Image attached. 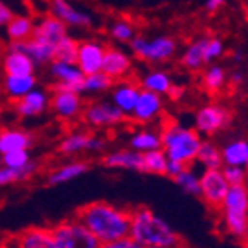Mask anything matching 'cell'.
I'll list each match as a JSON object with an SVG mask.
<instances>
[{
    "mask_svg": "<svg viewBox=\"0 0 248 248\" xmlns=\"http://www.w3.org/2000/svg\"><path fill=\"white\" fill-rule=\"evenodd\" d=\"M73 217H77L101 243H111L130 236L132 210H125L113 203H87L75 212Z\"/></svg>",
    "mask_w": 248,
    "mask_h": 248,
    "instance_id": "1",
    "label": "cell"
},
{
    "mask_svg": "<svg viewBox=\"0 0 248 248\" xmlns=\"http://www.w3.org/2000/svg\"><path fill=\"white\" fill-rule=\"evenodd\" d=\"M130 238L144 248H177L184 245L181 234L148 207L132 210Z\"/></svg>",
    "mask_w": 248,
    "mask_h": 248,
    "instance_id": "2",
    "label": "cell"
},
{
    "mask_svg": "<svg viewBox=\"0 0 248 248\" xmlns=\"http://www.w3.org/2000/svg\"><path fill=\"white\" fill-rule=\"evenodd\" d=\"M161 134V149L165 151L169 160L181 161L184 165H191L196 161L202 136L195 128L184 127L177 122H163L160 128Z\"/></svg>",
    "mask_w": 248,
    "mask_h": 248,
    "instance_id": "3",
    "label": "cell"
},
{
    "mask_svg": "<svg viewBox=\"0 0 248 248\" xmlns=\"http://www.w3.org/2000/svg\"><path fill=\"white\" fill-rule=\"evenodd\" d=\"M224 231L231 238H243L248 228V187L247 184L231 186L219 208Z\"/></svg>",
    "mask_w": 248,
    "mask_h": 248,
    "instance_id": "4",
    "label": "cell"
},
{
    "mask_svg": "<svg viewBox=\"0 0 248 248\" xmlns=\"http://www.w3.org/2000/svg\"><path fill=\"white\" fill-rule=\"evenodd\" d=\"M130 54L137 59L149 64H161L177 54V40L170 35H156V37H142L136 35L128 42Z\"/></svg>",
    "mask_w": 248,
    "mask_h": 248,
    "instance_id": "5",
    "label": "cell"
},
{
    "mask_svg": "<svg viewBox=\"0 0 248 248\" xmlns=\"http://www.w3.org/2000/svg\"><path fill=\"white\" fill-rule=\"evenodd\" d=\"M56 248H101V241L77 217L50 226Z\"/></svg>",
    "mask_w": 248,
    "mask_h": 248,
    "instance_id": "6",
    "label": "cell"
},
{
    "mask_svg": "<svg viewBox=\"0 0 248 248\" xmlns=\"http://www.w3.org/2000/svg\"><path fill=\"white\" fill-rule=\"evenodd\" d=\"M231 111L219 103H208L198 108L195 115V130L200 136H214L231 125Z\"/></svg>",
    "mask_w": 248,
    "mask_h": 248,
    "instance_id": "7",
    "label": "cell"
},
{
    "mask_svg": "<svg viewBox=\"0 0 248 248\" xmlns=\"http://www.w3.org/2000/svg\"><path fill=\"white\" fill-rule=\"evenodd\" d=\"M229 184L222 174V169H205L200 175V198L214 210H219L228 195Z\"/></svg>",
    "mask_w": 248,
    "mask_h": 248,
    "instance_id": "8",
    "label": "cell"
},
{
    "mask_svg": "<svg viewBox=\"0 0 248 248\" xmlns=\"http://www.w3.org/2000/svg\"><path fill=\"white\" fill-rule=\"evenodd\" d=\"M83 120L92 128H111L125 122L127 116L111 101H94L83 108Z\"/></svg>",
    "mask_w": 248,
    "mask_h": 248,
    "instance_id": "9",
    "label": "cell"
},
{
    "mask_svg": "<svg viewBox=\"0 0 248 248\" xmlns=\"http://www.w3.org/2000/svg\"><path fill=\"white\" fill-rule=\"evenodd\" d=\"M58 148L59 153L68 156L78 153H101L106 148V139L85 130H75L62 137Z\"/></svg>",
    "mask_w": 248,
    "mask_h": 248,
    "instance_id": "10",
    "label": "cell"
},
{
    "mask_svg": "<svg viewBox=\"0 0 248 248\" xmlns=\"http://www.w3.org/2000/svg\"><path fill=\"white\" fill-rule=\"evenodd\" d=\"M49 14L62 21L68 28L89 30L94 25V17L89 11L75 5L71 0H49Z\"/></svg>",
    "mask_w": 248,
    "mask_h": 248,
    "instance_id": "11",
    "label": "cell"
},
{
    "mask_svg": "<svg viewBox=\"0 0 248 248\" xmlns=\"http://www.w3.org/2000/svg\"><path fill=\"white\" fill-rule=\"evenodd\" d=\"M80 95H82L80 92L54 87V92L50 95V109L62 122L77 120L85 108Z\"/></svg>",
    "mask_w": 248,
    "mask_h": 248,
    "instance_id": "12",
    "label": "cell"
},
{
    "mask_svg": "<svg viewBox=\"0 0 248 248\" xmlns=\"http://www.w3.org/2000/svg\"><path fill=\"white\" fill-rule=\"evenodd\" d=\"M49 71L58 89H68V91L80 92V94L83 92L85 75L77 66V62H66L56 59L49 64Z\"/></svg>",
    "mask_w": 248,
    "mask_h": 248,
    "instance_id": "13",
    "label": "cell"
},
{
    "mask_svg": "<svg viewBox=\"0 0 248 248\" xmlns=\"http://www.w3.org/2000/svg\"><path fill=\"white\" fill-rule=\"evenodd\" d=\"M161 115H163V95L141 89V94H139V99L134 106L130 118L137 124L144 125L156 122Z\"/></svg>",
    "mask_w": 248,
    "mask_h": 248,
    "instance_id": "14",
    "label": "cell"
},
{
    "mask_svg": "<svg viewBox=\"0 0 248 248\" xmlns=\"http://www.w3.org/2000/svg\"><path fill=\"white\" fill-rule=\"evenodd\" d=\"M106 46L99 40H82L78 44V54H77V66L83 71V75L97 73L103 70Z\"/></svg>",
    "mask_w": 248,
    "mask_h": 248,
    "instance_id": "15",
    "label": "cell"
},
{
    "mask_svg": "<svg viewBox=\"0 0 248 248\" xmlns=\"http://www.w3.org/2000/svg\"><path fill=\"white\" fill-rule=\"evenodd\" d=\"M4 248H56L50 228H28L14 234Z\"/></svg>",
    "mask_w": 248,
    "mask_h": 248,
    "instance_id": "16",
    "label": "cell"
},
{
    "mask_svg": "<svg viewBox=\"0 0 248 248\" xmlns=\"http://www.w3.org/2000/svg\"><path fill=\"white\" fill-rule=\"evenodd\" d=\"M103 71L115 82L128 78L132 73V56L118 47H106Z\"/></svg>",
    "mask_w": 248,
    "mask_h": 248,
    "instance_id": "17",
    "label": "cell"
},
{
    "mask_svg": "<svg viewBox=\"0 0 248 248\" xmlns=\"http://www.w3.org/2000/svg\"><path fill=\"white\" fill-rule=\"evenodd\" d=\"M139 94H141V85L137 82L128 78L118 80L111 87V103L128 118L132 115L134 106L139 99Z\"/></svg>",
    "mask_w": 248,
    "mask_h": 248,
    "instance_id": "18",
    "label": "cell"
},
{
    "mask_svg": "<svg viewBox=\"0 0 248 248\" xmlns=\"http://www.w3.org/2000/svg\"><path fill=\"white\" fill-rule=\"evenodd\" d=\"M47 108H50V94L46 89L35 87L25 97L14 101V111L23 118H33V116L44 115Z\"/></svg>",
    "mask_w": 248,
    "mask_h": 248,
    "instance_id": "19",
    "label": "cell"
},
{
    "mask_svg": "<svg viewBox=\"0 0 248 248\" xmlns=\"http://www.w3.org/2000/svg\"><path fill=\"white\" fill-rule=\"evenodd\" d=\"M2 70L5 75H35L37 64L17 44H11L2 58Z\"/></svg>",
    "mask_w": 248,
    "mask_h": 248,
    "instance_id": "20",
    "label": "cell"
},
{
    "mask_svg": "<svg viewBox=\"0 0 248 248\" xmlns=\"http://www.w3.org/2000/svg\"><path fill=\"white\" fill-rule=\"evenodd\" d=\"M103 165L106 169L132 170V172H144V156L134 149H116L103 156Z\"/></svg>",
    "mask_w": 248,
    "mask_h": 248,
    "instance_id": "21",
    "label": "cell"
},
{
    "mask_svg": "<svg viewBox=\"0 0 248 248\" xmlns=\"http://www.w3.org/2000/svg\"><path fill=\"white\" fill-rule=\"evenodd\" d=\"M68 26L59 21L58 17H54L52 14H46L44 17H40L38 21H35V30L31 37L40 38L44 42H49L52 46L58 47V44L64 37H68Z\"/></svg>",
    "mask_w": 248,
    "mask_h": 248,
    "instance_id": "22",
    "label": "cell"
},
{
    "mask_svg": "<svg viewBox=\"0 0 248 248\" xmlns=\"http://www.w3.org/2000/svg\"><path fill=\"white\" fill-rule=\"evenodd\" d=\"M33 134L25 130V128H0V155L11 153V151H19V149H30L33 146Z\"/></svg>",
    "mask_w": 248,
    "mask_h": 248,
    "instance_id": "23",
    "label": "cell"
},
{
    "mask_svg": "<svg viewBox=\"0 0 248 248\" xmlns=\"http://www.w3.org/2000/svg\"><path fill=\"white\" fill-rule=\"evenodd\" d=\"M16 44L33 59L37 66H46V64H50L52 61H56V46H52L49 42L31 37L25 42H16Z\"/></svg>",
    "mask_w": 248,
    "mask_h": 248,
    "instance_id": "24",
    "label": "cell"
},
{
    "mask_svg": "<svg viewBox=\"0 0 248 248\" xmlns=\"http://www.w3.org/2000/svg\"><path fill=\"white\" fill-rule=\"evenodd\" d=\"M2 87L9 99L17 101L37 87V77L35 75H5Z\"/></svg>",
    "mask_w": 248,
    "mask_h": 248,
    "instance_id": "25",
    "label": "cell"
},
{
    "mask_svg": "<svg viewBox=\"0 0 248 248\" xmlns=\"http://www.w3.org/2000/svg\"><path fill=\"white\" fill-rule=\"evenodd\" d=\"M91 169L87 161H68V163H62L58 169H54L52 172L47 177V182L50 186H61V184H68V182L78 179L80 175H83L87 170Z\"/></svg>",
    "mask_w": 248,
    "mask_h": 248,
    "instance_id": "26",
    "label": "cell"
},
{
    "mask_svg": "<svg viewBox=\"0 0 248 248\" xmlns=\"http://www.w3.org/2000/svg\"><path fill=\"white\" fill-rule=\"evenodd\" d=\"M207 37H198L191 42L186 49L181 54V64L189 71H198L203 66H207L205 62V44H207Z\"/></svg>",
    "mask_w": 248,
    "mask_h": 248,
    "instance_id": "27",
    "label": "cell"
},
{
    "mask_svg": "<svg viewBox=\"0 0 248 248\" xmlns=\"http://www.w3.org/2000/svg\"><path fill=\"white\" fill-rule=\"evenodd\" d=\"M228 77L229 73L226 71V68L217 64V62H212V64H207V68L203 70L202 85L210 94H220L229 85Z\"/></svg>",
    "mask_w": 248,
    "mask_h": 248,
    "instance_id": "28",
    "label": "cell"
},
{
    "mask_svg": "<svg viewBox=\"0 0 248 248\" xmlns=\"http://www.w3.org/2000/svg\"><path fill=\"white\" fill-rule=\"evenodd\" d=\"M128 144H130V149L139 151V153L161 149V134L160 130H155V128H141L130 136Z\"/></svg>",
    "mask_w": 248,
    "mask_h": 248,
    "instance_id": "29",
    "label": "cell"
},
{
    "mask_svg": "<svg viewBox=\"0 0 248 248\" xmlns=\"http://www.w3.org/2000/svg\"><path fill=\"white\" fill-rule=\"evenodd\" d=\"M222 163L231 167H245L248 160V141L245 139H234L229 141L220 148Z\"/></svg>",
    "mask_w": 248,
    "mask_h": 248,
    "instance_id": "30",
    "label": "cell"
},
{
    "mask_svg": "<svg viewBox=\"0 0 248 248\" xmlns=\"http://www.w3.org/2000/svg\"><path fill=\"white\" fill-rule=\"evenodd\" d=\"M33 30H35V21L30 16H23V14H16V16L11 19V23L5 26L7 38L11 40V44L25 42V40H28V38H31Z\"/></svg>",
    "mask_w": 248,
    "mask_h": 248,
    "instance_id": "31",
    "label": "cell"
},
{
    "mask_svg": "<svg viewBox=\"0 0 248 248\" xmlns=\"http://www.w3.org/2000/svg\"><path fill=\"white\" fill-rule=\"evenodd\" d=\"M139 85H141V89L151 91V92H155V94L167 95L170 91V87L174 85V82H172V77H170L167 71L151 70L146 75H142Z\"/></svg>",
    "mask_w": 248,
    "mask_h": 248,
    "instance_id": "32",
    "label": "cell"
},
{
    "mask_svg": "<svg viewBox=\"0 0 248 248\" xmlns=\"http://www.w3.org/2000/svg\"><path fill=\"white\" fill-rule=\"evenodd\" d=\"M196 161L205 169H222V155H220V148L212 141H203L200 144L198 155H196Z\"/></svg>",
    "mask_w": 248,
    "mask_h": 248,
    "instance_id": "33",
    "label": "cell"
},
{
    "mask_svg": "<svg viewBox=\"0 0 248 248\" xmlns=\"http://www.w3.org/2000/svg\"><path fill=\"white\" fill-rule=\"evenodd\" d=\"M113 83H115V80L111 77H108L103 70L97 71V73L85 75L82 94H101V92L111 91Z\"/></svg>",
    "mask_w": 248,
    "mask_h": 248,
    "instance_id": "34",
    "label": "cell"
},
{
    "mask_svg": "<svg viewBox=\"0 0 248 248\" xmlns=\"http://www.w3.org/2000/svg\"><path fill=\"white\" fill-rule=\"evenodd\" d=\"M142 156H144V174L165 175L169 158L163 149L148 151V153H142Z\"/></svg>",
    "mask_w": 248,
    "mask_h": 248,
    "instance_id": "35",
    "label": "cell"
},
{
    "mask_svg": "<svg viewBox=\"0 0 248 248\" xmlns=\"http://www.w3.org/2000/svg\"><path fill=\"white\" fill-rule=\"evenodd\" d=\"M174 181L184 193L193 195V196H200V175L196 174L189 165L182 170Z\"/></svg>",
    "mask_w": 248,
    "mask_h": 248,
    "instance_id": "36",
    "label": "cell"
},
{
    "mask_svg": "<svg viewBox=\"0 0 248 248\" xmlns=\"http://www.w3.org/2000/svg\"><path fill=\"white\" fill-rule=\"evenodd\" d=\"M109 35L113 40L122 42V44H128L136 37V25L128 19H116L109 26Z\"/></svg>",
    "mask_w": 248,
    "mask_h": 248,
    "instance_id": "37",
    "label": "cell"
},
{
    "mask_svg": "<svg viewBox=\"0 0 248 248\" xmlns=\"http://www.w3.org/2000/svg\"><path fill=\"white\" fill-rule=\"evenodd\" d=\"M78 44L73 37H64L56 47V59L58 61H66V62H75L77 61V54H78Z\"/></svg>",
    "mask_w": 248,
    "mask_h": 248,
    "instance_id": "38",
    "label": "cell"
},
{
    "mask_svg": "<svg viewBox=\"0 0 248 248\" xmlns=\"http://www.w3.org/2000/svg\"><path fill=\"white\" fill-rule=\"evenodd\" d=\"M31 161L30 149H19V151H11V153L2 155V167L13 170H21Z\"/></svg>",
    "mask_w": 248,
    "mask_h": 248,
    "instance_id": "39",
    "label": "cell"
},
{
    "mask_svg": "<svg viewBox=\"0 0 248 248\" xmlns=\"http://www.w3.org/2000/svg\"><path fill=\"white\" fill-rule=\"evenodd\" d=\"M226 52V46L220 37H207V44H205V62L212 64L217 59H220Z\"/></svg>",
    "mask_w": 248,
    "mask_h": 248,
    "instance_id": "40",
    "label": "cell"
},
{
    "mask_svg": "<svg viewBox=\"0 0 248 248\" xmlns=\"http://www.w3.org/2000/svg\"><path fill=\"white\" fill-rule=\"evenodd\" d=\"M222 174L228 181L229 186H241L247 182V169L245 167H231V165H224L222 167Z\"/></svg>",
    "mask_w": 248,
    "mask_h": 248,
    "instance_id": "41",
    "label": "cell"
},
{
    "mask_svg": "<svg viewBox=\"0 0 248 248\" xmlns=\"http://www.w3.org/2000/svg\"><path fill=\"white\" fill-rule=\"evenodd\" d=\"M101 248H144V247H141L136 240H132L130 236H127L124 240H116V241H111V243H103Z\"/></svg>",
    "mask_w": 248,
    "mask_h": 248,
    "instance_id": "42",
    "label": "cell"
},
{
    "mask_svg": "<svg viewBox=\"0 0 248 248\" xmlns=\"http://www.w3.org/2000/svg\"><path fill=\"white\" fill-rule=\"evenodd\" d=\"M14 16H16V14H14L13 9L9 7L5 2H2V0H0V28H5V26L11 23V19H13Z\"/></svg>",
    "mask_w": 248,
    "mask_h": 248,
    "instance_id": "43",
    "label": "cell"
},
{
    "mask_svg": "<svg viewBox=\"0 0 248 248\" xmlns=\"http://www.w3.org/2000/svg\"><path fill=\"white\" fill-rule=\"evenodd\" d=\"M245 80H247V77H245V73L241 70H234L229 73L228 77V82L229 85H231L232 89H240L245 85Z\"/></svg>",
    "mask_w": 248,
    "mask_h": 248,
    "instance_id": "44",
    "label": "cell"
},
{
    "mask_svg": "<svg viewBox=\"0 0 248 248\" xmlns=\"http://www.w3.org/2000/svg\"><path fill=\"white\" fill-rule=\"evenodd\" d=\"M187 165H184V163H181V161H175V160H169V163H167V172L165 175H169L170 179H175L179 174H181L182 170L186 169Z\"/></svg>",
    "mask_w": 248,
    "mask_h": 248,
    "instance_id": "45",
    "label": "cell"
},
{
    "mask_svg": "<svg viewBox=\"0 0 248 248\" xmlns=\"http://www.w3.org/2000/svg\"><path fill=\"white\" fill-rule=\"evenodd\" d=\"M226 4H228V0H205L203 7L208 14H215L219 13L222 7H226Z\"/></svg>",
    "mask_w": 248,
    "mask_h": 248,
    "instance_id": "46",
    "label": "cell"
},
{
    "mask_svg": "<svg viewBox=\"0 0 248 248\" xmlns=\"http://www.w3.org/2000/svg\"><path fill=\"white\" fill-rule=\"evenodd\" d=\"M184 87H181V85H177V83H174L172 87H170L169 94H167V97H170L172 101H179L182 99V95H184Z\"/></svg>",
    "mask_w": 248,
    "mask_h": 248,
    "instance_id": "47",
    "label": "cell"
},
{
    "mask_svg": "<svg viewBox=\"0 0 248 248\" xmlns=\"http://www.w3.org/2000/svg\"><path fill=\"white\" fill-rule=\"evenodd\" d=\"M241 243L245 245V247L248 248V228H247V231H245V234H243V238H241Z\"/></svg>",
    "mask_w": 248,
    "mask_h": 248,
    "instance_id": "48",
    "label": "cell"
},
{
    "mask_svg": "<svg viewBox=\"0 0 248 248\" xmlns=\"http://www.w3.org/2000/svg\"><path fill=\"white\" fill-rule=\"evenodd\" d=\"M245 169H247V172H248V160H247V165H245Z\"/></svg>",
    "mask_w": 248,
    "mask_h": 248,
    "instance_id": "49",
    "label": "cell"
},
{
    "mask_svg": "<svg viewBox=\"0 0 248 248\" xmlns=\"http://www.w3.org/2000/svg\"><path fill=\"white\" fill-rule=\"evenodd\" d=\"M0 125H2V113H0Z\"/></svg>",
    "mask_w": 248,
    "mask_h": 248,
    "instance_id": "50",
    "label": "cell"
},
{
    "mask_svg": "<svg viewBox=\"0 0 248 248\" xmlns=\"http://www.w3.org/2000/svg\"><path fill=\"white\" fill-rule=\"evenodd\" d=\"M0 165H2V155H0Z\"/></svg>",
    "mask_w": 248,
    "mask_h": 248,
    "instance_id": "51",
    "label": "cell"
},
{
    "mask_svg": "<svg viewBox=\"0 0 248 248\" xmlns=\"http://www.w3.org/2000/svg\"><path fill=\"white\" fill-rule=\"evenodd\" d=\"M177 248H186V247H184V245H182V247H177Z\"/></svg>",
    "mask_w": 248,
    "mask_h": 248,
    "instance_id": "52",
    "label": "cell"
},
{
    "mask_svg": "<svg viewBox=\"0 0 248 248\" xmlns=\"http://www.w3.org/2000/svg\"><path fill=\"white\" fill-rule=\"evenodd\" d=\"M240 2H248V0H240Z\"/></svg>",
    "mask_w": 248,
    "mask_h": 248,
    "instance_id": "53",
    "label": "cell"
},
{
    "mask_svg": "<svg viewBox=\"0 0 248 248\" xmlns=\"http://www.w3.org/2000/svg\"><path fill=\"white\" fill-rule=\"evenodd\" d=\"M0 248H4V245H0Z\"/></svg>",
    "mask_w": 248,
    "mask_h": 248,
    "instance_id": "54",
    "label": "cell"
}]
</instances>
